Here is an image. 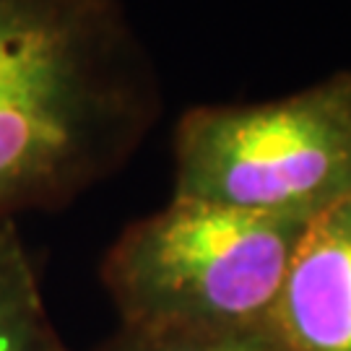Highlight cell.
Wrapping results in <instances>:
<instances>
[{
  "label": "cell",
  "mask_w": 351,
  "mask_h": 351,
  "mask_svg": "<svg viewBox=\"0 0 351 351\" xmlns=\"http://www.w3.org/2000/svg\"><path fill=\"white\" fill-rule=\"evenodd\" d=\"M68 351H71V349H68Z\"/></svg>",
  "instance_id": "52a82bcc"
},
{
  "label": "cell",
  "mask_w": 351,
  "mask_h": 351,
  "mask_svg": "<svg viewBox=\"0 0 351 351\" xmlns=\"http://www.w3.org/2000/svg\"><path fill=\"white\" fill-rule=\"evenodd\" d=\"M313 221L169 198L114 237L99 265L123 328L271 323Z\"/></svg>",
  "instance_id": "7a4b0ae2"
},
{
  "label": "cell",
  "mask_w": 351,
  "mask_h": 351,
  "mask_svg": "<svg viewBox=\"0 0 351 351\" xmlns=\"http://www.w3.org/2000/svg\"><path fill=\"white\" fill-rule=\"evenodd\" d=\"M271 320L291 351H351V195L304 229Z\"/></svg>",
  "instance_id": "277c9868"
},
{
  "label": "cell",
  "mask_w": 351,
  "mask_h": 351,
  "mask_svg": "<svg viewBox=\"0 0 351 351\" xmlns=\"http://www.w3.org/2000/svg\"><path fill=\"white\" fill-rule=\"evenodd\" d=\"M97 351H291L274 320L216 328H117Z\"/></svg>",
  "instance_id": "8992f818"
},
{
  "label": "cell",
  "mask_w": 351,
  "mask_h": 351,
  "mask_svg": "<svg viewBox=\"0 0 351 351\" xmlns=\"http://www.w3.org/2000/svg\"><path fill=\"white\" fill-rule=\"evenodd\" d=\"M159 112L123 0H0V224L73 206L133 159Z\"/></svg>",
  "instance_id": "6da1fadb"
},
{
  "label": "cell",
  "mask_w": 351,
  "mask_h": 351,
  "mask_svg": "<svg viewBox=\"0 0 351 351\" xmlns=\"http://www.w3.org/2000/svg\"><path fill=\"white\" fill-rule=\"evenodd\" d=\"M0 351H68L19 221L0 224Z\"/></svg>",
  "instance_id": "5b68a950"
},
{
  "label": "cell",
  "mask_w": 351,
  "mask_h": 351,
  "mask_svg": "<svg viewBox=\"0 0 351 351\" xmlns=\"http://www.w3.org/2000/svg\"><path fill=\"white\" fill-rule=\"evenodd\" d=\"M172 156V198L315 221L351 195V71L278 99L190 107Z\"/></svg>",
  "instance_id": "3957f363"
}]
</instances>
